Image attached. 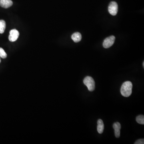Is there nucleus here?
I'll return each instance as SVG.
<instances>
[{
	"label": "nucleus",
	"instance_id": "obj_15",
	"mask_svg": "<svg viewBox=\"0 0 144 144\" xmlns=\"http://www.w3.org/2000/svg\"><path fill=\"white\" fill-rule=\"evenodd\" d=\"M1 59L0 58V63H1Z\"/></svg>",
	"mask_w": 144,
	"mask_h": 144
},
{
	"label": "nucleus",
	"instance_id": "obj_2",
	"mask_svg": "<svg viewBox=\"0 0 144 144\" xmlns=\"http://www.w3.org/2000/svg\"><path fill=\"white\" fill-rule=\"evenodd\" d=\"M83 83L90 91H94L95 87V82L92 77L89 76L86 77L84 79Z\"/></svg>",
	"mask_w": 144,
	"mask_h": 144
},
{
	"label": "nucleus",
	"instance_id": "obj_11",
	"mask_svg": "<svg viewBox=\"0 0 144 144\" xmlns=\"http://www.w3.org/2000/svg\"><path fill=\"white\" fill-rule=\"evenodd\" d=\"M136 121L140 124H144V116L143 115H138L136 118Z\"/></svg>",
	"mask_w": 144,
	"mask_h": 144
},
{
	"label": "nucleus",
	"instance_id": "obj_3",
	"mask_svg": "<svg viewBox=\"0 0 144 144\" xmlns=\"http://www.w3.org/2000/svg\"><path fill=\"white\" fill-rule=\"evenodd\" d=\"M118 6L117 3L115 1L111 2L109 4L108 11L109 13L113 16H115L117 13Z\"/></svg>",
	"mask_w": 144,
	"mask_h": 144
},
{
	"label": "nucleus",
	"instance_id": "obj_10",
	"mask_svg": "<svg viewBox=\"0 0 144 144\" xmlns=\"http://www.w3.org/2000/svg\"><path fill=\"white\" fill-rule=\"evenodd\" d=\"M6 27L5 21L3 20H0V33L3 34L4 33Z\"/></svg>",
	"mask_w": 144,
	"mask_h": 144
},
{
	"label": "nucleus",
	"instance_id": "obj_1",
	"mask_svg": "<svg viewBox=\"0 0 144 144\" xmlns=\"http://www.w3.org/2000/svg\"><path fill=\"white\" fill-rule=\"evenodd\" d=\"M132 84L131 82L127 81L122 84L121 88L122 95L125 97H129L132 92Z\"/></svg>",
	"mask_w": 144,
	"mask_h": 144
},
{
	"label": "nucleus",
	"instance_id": "obj_12",
	"mask_svg": "<svg viewBox=\"0 0 144 144\" xmlns=\"http://www.w3.org/2000/svg\"><path fill=\"white\" fill-rule=\"evenodd\" d=\"M7 54L5 51L2 48H0V57L3 58H7Z\"/></svg>",
	"mask_w": 144,
	"mask_h": 144
},
{
	"label": "nucleus",
	"instance_id": "obj_14",
	"mask_svg": "<svg viewBox=\"0 0 144 144\" xmlns=\"http://www.w3.org/2000/svg\"><path fill=\"white\" fill-rule=\"evenodd\" d=\"M143 67H144V62H143Z\"/></svg>",
	"mask_w": 144,
	"mask_h": 144
},
{
	"label": "nucleus",
	"instance_id": "obj_6",
	"mask_svg": "<svg viewBox=\"0 0 144 144\" xmlns=\"http://www.w3.org/2000/svg\"><path fill=\"white\" fill-rule=\"evenodd\" d=\"M113 128L115 130V134L116 138H119L120 136V129L121 125L118 122H116L113 125Z\"/></svg>",
	"mask_w": 144,
	"mask_h": 144
},
{
	"label": "nucleus",
	"instance_id": "obj_5",
	"mask_svg": "<svg viewBox=\"0 0 144 144\" xmlns=\"http://www.w3.org/2000/svg\"><path fill=\"white\" fill-rule=\"evenodd\" d=\"M19 36V33L16 29H12L10 31L8 39L11 42H13L17 41Z\"/></svg>",
	"mask_w": 144,
	"mask_h": 144
},
{
	"label": "nucleus",
	"instance_id": "obj_13",
	"mask_svg": "<svg viewBox=\"0 0 144 144\" xmlns=\"http://www.w3.org/2000/svg\"><path fill=\"white\" fill-rule=\"evenodd\" d=\"M135 144H144V139H138L137 141L135 142Z\"/></svg>",
	"mask_w": 144,
	"mask_h": 144
},
{
	"label": "nucleus",
	"instance_id": "obj_4",
	"mask_svg": "<svg viewBox=\"0 0 144 144\" xmlns=\"http://www.w3.org/2000/svg\"><path fill=\"white\" fill-rule=\"evenodd\" d=\"M115 39V37L114 36H110L105 38L103 43V47L105 48H109L114 44Z\"/></svg>",
	"mask_w": 144,
	"mask_h": 144
},
{
	"label": "nucleus",
	"instance_id": "obj_9",
	"mask_svg": "<svg viewBox=\"0 0 144 144\" xmlns=\"http://www.w3.org/2000/svg\"><path fill=\"white\" fill-rule=\"evenodd\" d=\"M71 38L75 43H78L82 39V35L80 33L76 32L72 35Z\"/></svg>",
	"mask_w": 144,
	"mask_h": 144
},
{
	"label": "nucleus",
	"instance_id": "obj_8",
	"mask_svg": "<svg viewBox=\"0 0 144 144\" xmlns=\"http://www.w3.org/2000/svg\"><path fill=\"white\" fill-rule=\"evenodd\" d=\"M104 129V125L103 122L101 119H98L97 121V130L99 134H102L103 132Z\"/></svg>",
	"mask_w": 144,
	"mask_h": 144
},
{
	"label": "nucleus",
	"instance_id": "obj_7",
	"mask_svg": "<svg viewBox=\"0 0 144 144\" xmlns=\"http://www.w3.org/2000/svg\"><path fill=\"white\" fill-rule=\"evenodd\" d=\"M13 4V2L11 0H0V6L4 8H8Z\"/></svg>",
	"mask_w": 144,
	"mask_h": 144
}]
</instances>
